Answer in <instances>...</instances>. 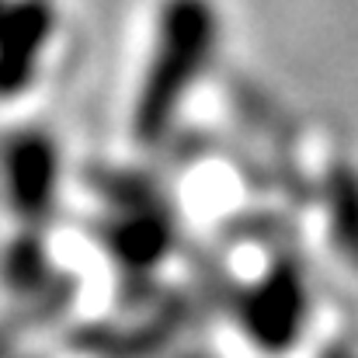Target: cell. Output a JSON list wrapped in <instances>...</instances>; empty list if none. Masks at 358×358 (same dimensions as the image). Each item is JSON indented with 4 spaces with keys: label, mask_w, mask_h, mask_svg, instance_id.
I'll return each instance as SVG.
<instances>
[{
    "label": "cell",
    "mask_w": 358,
    "mask_h": 358,
    "mask_svg": "<svg viewBox=\"0 0 358 358\" xmlns=\"http://www.w3.org/2000/svg\"><path fill=\"white\" fill-rule=\"evenodd\" d=\"M213 35H216V24L206 0H174L167 7L160 45L146 73L139 112H136V129L143 139H157L164 132L181 94L192 87L195 73L202 70Z\"/></svg>",
    "instance_id": "1"
},
{
    "label": "cell",
    "mask_w": 358,
    "mask_h": 358,
    "mask_svg": "<svg viewBox=\"0 0 358 358\" xmlns=\"http://www.w3.org/2000/svg\"><path fill=\"white\" fill-rule=\"evenodd\" d=\"M296 317H299V289L289 278H282L271 289V303L264 299L257 306V313H254V334L264 345H282L292 334Z\"/></svg>",
    "instance_id": "2"
}]
</instances>
